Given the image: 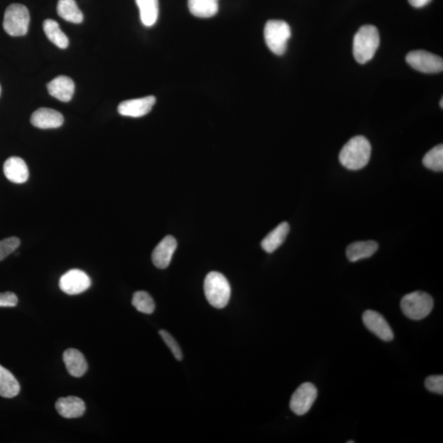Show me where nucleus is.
<instances>
[{"label":"nucleus","instance_id":"1","mask_svg":"<svg viewBox=\"0 0 443 443\" xmlns=\"http://www.w3.org/2000/svg\"><path fill=\"white\" fill-rule=\"evenodd\" d=\"M371 150L368 139L363 136L354 137L341 149L339 160L341 166L349 170H360L369 163Z\"/></svg>","mask_w":443,"mask_h":443},{"label":"nucleus","instance_id":"2","mask_svg":"<svg viewBox=\"0 0 443 443\" xmlns=\"http://www.w3.org/2000/svg\"><path fill=\"white\" fill-rule=\"evenodd\" d=\"M379 44L380 36L378 28L372 25H365L359 29L354 37V58L361 65H365L374 58Z\"/></svg>","mask_w":443,"mask_h":443},{"label":"nucleus","instance_id":"3","mask_svg":"<svg viewBox=\"0 0 443 443\" xmlns=\"http://www.w3.org/2000/svg\"><path fill=\"white\" fill-rule=\"evenodd\" d=\"M207 301L211 306L223 309L229 304L231 297V286L223 274L211 272L206 276L204 284Z\"/></svg>","mask_w":443,"mask_h":443},{"label":"nucleus","instance_id":"4","mask_svg":"<svg viewBox=\"0 0 443 443\" xmlns=\"http://www.w3.org/2000/svg\"><path fill=\"white\" fill-rule=\"evenodd\" d=\"M433 299L428 293L415 292L404 295L400 302V309L407 318L413 320L423 319L431 313Z\"/></svg>","mask_w":443,"mask_h":443},{"label":"nucleus","instance_id":"5","mask_svg":"<svg viewBox=\"0 0 443 443\" xmlns=\"http://www.w3.org/2000/svg\"><path fill=\"white\" fill-rule=\"evenodd\" d=\"M291 37V28L288 23L282 20L268 21L264 27L266 45L277 56L284 54L288 48Z\"/></svg>","mask_w":443,"mask_h":443},{"label":"nucleus","instance_id":"6","mask_svg":"<svg viewBox=\"0 0 443 443\" xmlns=\"http://www.w3.org/2000/svg\"><path fill=\"white\" fill-rule=\"evenodd\" d=\"M30 14L26 6L12 3L4 12L3 27L11 36H23L28 32Z\"/></svg>","mask_w":443,"mask_h":443},{"label":"nucleus","instance_id":"7","mask_svg":"<svg viewBox=\"0 0 443 443\" xmlns=\"http://www.w3.org/2000/svg\"><path fill=\"white\" fill-rule=\"evenodd\" d=\"M406 60L413 69L421 73H438L443 70L442 58L425 50H415L409 53Z\"/></svg>","mask_w":443,"mask_h":443},{"label":"nucleus","instance_id":"8","mask_svg":"<svg viewBox=\"0 0 443 443\" xmlns=\"http://www.w3.org/2000/svg\"><path fill=\"white\" fill-rule=\"evenodd\" d=\"M317 388L310 383L302 384L291 398L290 408L297 416L306 415L317 398Z\"/></svg>","mask_w":443,"mask_h":443},{"label":"nucleus","instance_id":"9","mask_svg":"<svg viewBox=\"0 0 443 443\" xmlns=\"http://www.w3.org/2000/svg\"><path fill=\"white\" fill-rule=\"evenodd\" d=\"M91 285L90 277L80 269H71L63 274L59 280V288L63 293L70 295H79L89 288Z\"/></svg>","mask_w":443,"mask_h":443},{"label":"nucleus","instance_id":"10","mask_svg":"<svg viewBox=\"0 0 443 443\" xmlns=\"http://www.w3.org/2000/svg\"><path fill=\"white\" fill-rule=\"evenodd\" d=\"M363 322L365 327L384 341H391L394 339V333L389 323L383 316L376 311L366 310L363 314Z\"/></svg>","mask_w":443,"mask_h":443},{"label":"nucleus","instance_id":"11","mask_svg":"<svg viewBox=\"0 0 443 443\" xmlns=\"http://www.w3.org/2000/svg\"><path fill=\"white\" fill-rule=\"evenodd\" d=\"M155 102L156 99L153 95L126 100L118 105L117 111L122 116L140 117L149 113Z\"/></svg>","mask_w":443,"mask_h":443},{"label":"nucleus","instance_id":"12","mask_svg":"<svg viewBox=\"0 0 443 443\" xmlns=\"http://www.w3.org/2000/svg\"><path fill=\"white\" fill-rule=\"evenodd\" d=\"M177 247V240L172 236H167L152 253V261L156 267L164 269L170 264Z\"/></svg>","mask_w":443,"mask_h":443},{"label":"nucleus","instance_id":"13","mask_svg":"<svg viewBox=\"0 0 443 443\" xmlns=\"http://www.w3.org/2000/svg\"><path fill=\"white\" fill-rule=\"evenodd\" d=\"M65 122L62 113L52 109L41 108L32 113L31 122L34 126L41 129L60 128Z\"/></svg>","mask_w":443,"mask_h":443},{"label":"nucleus","instance_id":"14","mask_svg":"<svg viewBox=\"0 0 443 443\" xmlns=\"http://www.w3.org/2000/svg\"><path fill=\"white\" fill-rule=\"evenodd\" d=\"M48 91L50 95L62 102H69L73 98L75 91V84L70 78L59 76L48 83Z\"/></svg>","mask_w":443,"mask_h":443},{"label":"nucleus","instance_id":"15","mask_svg":"<svg viewBox=\"0 0 443 443\" xmlns=\"http://www.w3.org/2000/svg\"><path fill=\"white\" fill-rule=\"evenodd\" d=\"M56 408L59 415L66 419L82 417L86 411L85 402L77 396L59 398L56 403Z\"/></svg>","mask_w":443,"mask_h":443},{"label":"nucleus","instance_id":"16","mask_svg":"<svg viewBox=\"0 0 443 443\" xmlns=\"http://www.w3.org/2000/svg\"><path fill=\"white\" fill-rule=\"evenodd\" d=\"M4 175L12 183L22 184L26 183L29 177L27 163L19 157H10L3 164Z\"/></svg>","mask_w":443,"mask_h":443},{"label":"nucleus","instance_id":"17","mask_svg":"<svg viewBox=\"0 0 443 443\" xmlns=\"http://www.w3.org/2000/svg\"><path fill=\"white\" fill-rule=\"evenodd\" d=\"M63 358L67 372L71 376L80 378L87 373L88 365L86 358L78 350L73 348L66 350Z\"/></svg>","mask_w":443,"mask_h":443},{"label":"nucleus","instance_id":"18","mask_svg":"<svg viewBox=\"0 0 443 443\" xmlns=\"http://www.w3.org/2000/svg\"><path fill=\"white\" fill-rule=\"evenodd\" d=\"M378 244L374 240L354 242L347 248V257L351 262L370 258L378 251Z\"/></svg>","mask_w":443,"mask_h":443},{"label":"nucleus","instance_id":"19","mask_svg":"<svg viewBox=\"0 0 443 443\" xmlns=\"http://www.w3.org/2000/svg\"><path fill=\"white\" fill-rule=\"evenodd\" d=\"M290 231V225L288 223L284 222L280 223L271 233L265 236L261 247L263 250L267 253H273L280 248L285 242L286 236Z\"/></svg>","mask_w":443,"mask_h":443},{"label":"nucleus","instance_id":"20","mask_svg":"<svg viewBox=\"0 0 443 443\" xmlns=\"http://www.w3.org/2000/svg\"><path fill=\"white\" fill-rule=\"evenodd\" d=\"M58 14L67 22L76 24L82 23L84 16L75 0H58Z\"/></svg>","mask_w":443,"mask_h":443},{"label":"nucleus","instance_id":"21","mask_svg":"<svg viewBox=\"0 0 443 443\" xmlns=\"http://www.w3.org/2000/svg\"><path fill=\"white\" fill-rule=\"evenodd\" d=\"M188 8L194 16L208 19L217 14L218 0H188Z\"/></svg>","mask_w":443,"mask_h":443},{"label":"nucleus","instance_id":"22","mask_svg":"<svg viewBox=\"0 0 443 443\" xmlns=\"http://www.w3.org/2000/svg\"><path fill=\"white\" fill-rule=\"evenodd\" d=\"M20 384L10 371L0 365V396L4 398H12L18 396Z\"/></svg>","mask_w":443,"mask_h":443},{"label":"nucleus","instance_id":"23","mask_svg":"<svg viewBox=\"0 0 443 443\" xmlns=\"http://www.w3.org/2000/svg\"><path fill=\"white\" fill-rule=\"evenodd\" d=\"M141 20L146 27L154 26L159 16L158 0H136Z\"/></svg>","mask_w":443,"mask_h":443},{"label":"nucleus","instance_id":"24","mask_svg":"<svg viewBox=\"0 0 443 443\" xmlns=\"http://www.w3.org/2000/svg\"><path fill=\"white\" fill-rule=\"evenodd\" d=\"M43 29L48 39L60 49H66L69 45V38L62 32L56 21L52 19L45 20L43 23Z\"/></svg>","mask_w":443,"mask_h":443},{"label":"nucleus","instance_id":"25","mask_svg":"<svg viewBox=\"0 0 443 443\" xmlns=\"http://www.w3.org/2000/svg\"><path fill=\"white\" fill-rule=\"evenodd\" d=\"M424 166L430 170H443V146L438 145L430 150L423 159Z\"/></svg>","mask_w":443,"mask_h":443},{"label":"nucleus","instance_id":"26","mask_svg":"<svg viewBox=\"0 0 443 443\" xmlns=\"http://www.w3.org/2000/svg\"><path fill=\"white\" fill-rule=\"evenodd\" d=\"M133 306L139 312L143 314L150 315L155 310V304L151 295L146 292H137L134 293L133 298Z\"/></svg>","mask_w":443,"mask_h":443},{"label":"nucleus","instance_id":"27","mask_svg":"<svg viewBox=\"0 0 443 443\" xmlns=\"http://www.w3.org/2000/svg\"><path fill=\"white\" fill-rule=\"evenodd\" d=\"M20 244V239L16 236L0 240V261L14 252L19 247Z\"/></svg>","mask_w":443,"mask_h":443},{"label":"nucleus","instance_id":"28","mask_svg":"<svg viewBox=\"0 0 443 443\" xmlns=\"http://www.w3.org/2000/svg\"><path fill=\"white\" fill-rule=\"evenodd\" d=\"M159 335L162 337L164 343H166L168 348L171 350L172 353L174 354L177 360L179 361L183 360V352H181L179 345L177 344L176 340L172 337L170 333L166 330H160Z\"/></svg>","mask_w":443,"mask_h":443},{"label":"nucleus","instance_id":"29","mask_svg":"<svg viewBox=\"0 0 443 443\" xmlns=\"http://www.w3.org/2000/svg\"><path fill=\"white\" fill-rule=\"evenodd\" d=\"M425 387L429 391L442 395L443 376L442 375H431L425 379Z\"/></svg>","mask_w":443,"mask_h":443},{"label":"nucleus","instance_id":"30","mask_svg":"<svg viewBox=\"0 0 443 443\" xmlns=\"http://www.w3.org/2000/svg\"><path fill=\"white\" fill-rule=\"evenodd\" d=\"M19 299L16 294L11 292L0 293V307H15Z\"/></svg>","mask_w":443,"mask_h":443},{"label":"nucleus","instance_id":"31","mask_svg":"<svg viewBox=\"0 0 443 443\" xmlns=\"http://www.w3.org/2000/svg\"><path fill=\"white\" fill-rule=\"evenodd\" d=\"M409 3L415 8H422L427 5L431 0H408Z\"/></svg>","mask_w":443,"mask_h":443},{"label":"nucleus","instance_id":"32","mask_svg":"<svg viewBox=\"0 0 443 443\" xmlns=\"http://www.w3.org/2000/svg\"><path fill=\"white\" fill-rule=\"evenodd\" d=\"M440 105H441V108L442 109L443 108V100L442 99L440 101Z\"/></svg>","mask_w":443,"mask_h":443},{"label":"nucleus","instance_id":"33","mask_svg":"<svg viewBox=\"0 0 443 443\" xmlns=\"http://www.w3.org/2000/svg\"><path fill=\"white\" fill-rule=\"evenodd\" d=\"M354 442V441H348V443Z\"/></svg>","mask_w":443,"mask_h":443},{"label":"nucleus","instance_id":"34","mask_svg":"<svg viewBox=\"0 0 443 443\" xmlns=\"http://www.w3.org/2000/svg\"><path fill=\"white\" fill-rule=\"evenodd\" d=\"M0 94H1V87H0Z\"/></svg>","mask_w":443,"mask_h":443}]
</instances>
